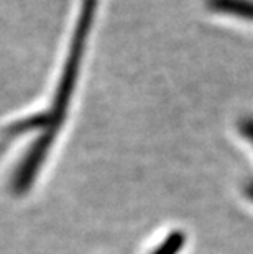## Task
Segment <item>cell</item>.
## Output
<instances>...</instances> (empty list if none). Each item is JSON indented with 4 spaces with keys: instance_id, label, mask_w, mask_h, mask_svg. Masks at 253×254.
Here are the masks:
<instances>
[{
    "instance_id": "5",
    "label": "cell",
    "mask_w": 253,
    "mask_h": 254,
    "mask_svg": "<svg viewBox=\"0 0 253 254\" xmlns=\"http://www.w3.org/2000/svg\"><path fill=\"white\" fill-rule=\"evenodd\" d=\"M245 193H247V197H249V198L252 200V202H253V181H252V182H249V186H247Z\"/></svg>"
},
{
    "instance_id": "3",
    "label": "cell",
    "mask_w": 253,
    "mask_h": 254,
    "mask_svg": "<svg viewBox=\"0 0 253 254\" xmlns=\"http://www.w3.org/2000/svg\"><path fill=\"white\" fill-rule=\"evenodd\" d=\"M184 245V235L174 233L166 240L163 245H160V248L153 254H177L179 250Z\"/></svg>"
},
{
    "instance_id": "2",
    "label": "cell",
    "mask_w": 253,
    "mask_h": 254,
    "mask_svg": "<svg viewBox=\"0 0 253 254\" xmlns=\"http://www.w3.org/2000/svg\"><path fill=\"white\" fill-rule=\"evenodd\" d=\"M211 7L225 13L239 15L244 18H253V2L252 0H209Z\"/></svg>"
},
{
    "instance_id": "4",
    "label": "cell",
    "mask_w": 253,
    "mask_h": 254,
    "mask_svg": "<svg viewBox=\"0 0 253 254\" xmlns=\"http://www.w3.org/2000/svg\"><path fill=\"white\" fill-rule=\"evenodd\" d=\"M240 129L244 133V136L253 144V120H244L240 125Z\"/></svg>"
},
{
    "instance_id": "1",
    "label": "cell",
    "mask_w": 253,
    "mask_h": 254,
    "mask_svg": "<svg viewBox=\"0 0 253 254\" xmlns=\"http://www.w3.org/2000/svg\"><path fill=\"white\" fill-rule=\"evenodd\" d=\"M95 3H97V0H84L83 2V12H81V17L76 26V33H74L73 43H71V51H69L61 80H59L55 102H53L51 110L48 112V115H50V127L48 128H50V131L56 134L64 122V115H66L69 99H71V94L74 89V82H76V77H78V69L81 63V56H83L85 35H87V30L90 26V20H92Z\"/></svg>"
}]
</instances>
